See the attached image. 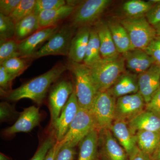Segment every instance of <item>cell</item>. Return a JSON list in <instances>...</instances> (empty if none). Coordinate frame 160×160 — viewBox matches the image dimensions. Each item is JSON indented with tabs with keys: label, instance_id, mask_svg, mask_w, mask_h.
I'll return each instance as SVG.
<instances>
[{
	"label": "cell",
	"instance_id": "cell-1",
	"mask_svg": "<svg viewBox=\"0 0 160 160\" xmlns=\"http://www.w3.org/2000/svg\"><path fill=\"white\" fill-rule=\"evenodd\" d=\"M68 69V67L65 66H54L49 71L10 92L8 98L14 101L23 98L30 99L38 105H40L46 97L52 84Z\"/></svg>",
	"mask_w": 160,
	"mask_h": 160
},
{
	"label": "cell",
	"instance_id": "cell-2",
	"mask_svg": "<svg viewBox=\"0 0 160 160\" xmlns=\"http://www.w3.org/2000/svg\"><path fill=\"white\" fill-rule=\"evenodd\" d=\"M89 68L98 92L107 91L126 70L125 60L122 54L113 57L102 58Z\"/></svg>",
	"mask_w": 160,
	"mask_h": 160
},
{
	"label": "cell",
	"instance_id": "cell-3",
	"mask_svg": "<svg viewBox=\"0 0 160 160\" xmlns=\"http://www.w3.org/2000/svg\"><path fill=\"white\" fill-rule=\"evenodd\" d=\"M70 69L75 78V91L80 108L90 110L98 91L89 67L82 63L72 62Z\"/></svg>",
	"mask_w": 160,
	"mask_h": 160
},
{
	"label": "cell",
	"instance_id": "cell-4",
	"mask_svg": "<svg viewBox=\"0 0 160 160\" xmlns=\"http://www.w3.org/2000/svg\"><path fill=\"white\" fill-rule=\"evenodd\" d=\"M77 28L72 23L62 26L32 57L38 58L49 55L68 56L72 40L76 32Z\"/></svg>",
	"mask_w": 160,
	"mask_h": 160
},
{
	"label": "cell",
	"instance_id": "cell-5",
	"mask_svg": "<svg viewBox=\"0 0 160 160\" xmlns=\"http://www.w3.org/2000/svg\"><path fill=\"white\" fill-rule=\"evenodd\" d=\"M120 23L129 34L132 49H145L157 36L154 28L145 16L126 18Z\"/></svg>",
	"mask_w": 160,
	"mask_h": 160
},
{
	"label": "cell",
	"instance_id": "cell-6",
	"mask_svg": "<svg viewBox=\"0 0 160 160\" xmlns=\"http://www.w3.org/2000/svg\"><path fill=\"white\" fill-rule=\"evenodd\" d=\"M116 99L107 91L98 92L89 110L98 131L110 128L114 120Z\"/></svg>",
	"mask_w": 160,
	"mask_h": 160
},
{
	"label": "cell",
	"instance_id": "cell-7",
	"mask_svg": "<svg viewBox=\"0 0 160 160\" xmlns=\"http://www.w3.org/2000/svg\"><path fill=\"white\" fill-rule=\"evenodd\" d=\"M95 129V123L90 110L79 108L66 136L59 143L61 147L66 146L74 148Z\"/></svg>",
	"mask_w": 160,
	"mask_h": 160
},
{
	"label": "cell",
	"instance_id": "cell-8",
	"mask_svg": "<svg viewBox=\"0 0 160 160\" xmlns=\"http://www.w3.org/2000/svg\"><path fill=\"white\" fill-rule=\"evenodd\" d=\"M110 0H87L76 7L72 18V23L76 27L88 26L94 22L109 7Z\"/></svg>",
	"mask_w": 160,
	"mask_h": 160
},
{
	"label": "cell",
	"instance_id": "cell-9",
	"mask_svg": "<svg viewBox=\"0 0 160 160\" xmlns=\"http://www.w3.org/2000/svg\"><path fill=\"white\" fill-rule=\"evenodd\" d=\"M146 105L144 98L139 92L118 98L116 102L114 120L128 123L145 110Z\"/></svg>",
	"mask_w": 160,
	"mask_h": 160
},
{
	"label": "cell",
	"instance_id": "cell-10",
	"mask_svg": "<svg viewBox=\"0 0 160 160\" xmlns=\"http://www.w3.org/2000/svg\"><path fill=\"white\" fill-rule=\"evenodd\" d=\"M74 89L70 81L63 80L58 83L50 92L49 98V107L52 124L53 126Z\"/></svg>",
	"mask_w": 160,
	"mask_h": 160
},
{
	"label": "cell",
	"instance_id": "cell-11",
	"mask_svg": "<svg viewBox=\"0 0 160 160\" xmlns=\"http://www.w3.org/2000/svg\"><path fill=\"white\" fill-rule=\"evenodd\" d=\"M80 107L75 89L67 101L54 127L56 130L57 142H60L65 137Z\"/></svg>",
	"mask_w": 160,
	"mask_h": 160
},
{
	"label": "cell",
	"instance_id": "cell-12",
	"mask_svg": "<svg viewBox=\"0 0 160 160\" xmlns=\"http://www.w3.org/2000/svg\"><path fill=\"white\" fill-rule=\"evenodd\" d=\"M138 77L139 92L148 103L160 88V66L155 63Z\"/></svg>",
	"mask_w": 160,
	"mask_h": 160
},
{
	"label": "cell",
	"instance_id": "cell-13",
	"mask_svg": "<svg viewBox=\"0 0 160 160\" xmlns=\"http://www.w3.org/2000/svg\"><path fill=\"white\" fill-rule=\"evenodd\" d=\"M41 120L39 108L31 106L20 113L15 123L4 130L5 135H11L19 132H29L39 124Z\"/></svg>",
	"mask_w": 160,
	"mask_h": 160
},
{
	"label": "cell",
	"instance_id": "cell-14",
	"mask_svg": "<svg viewBox=\"0 0 160 160\" xmlns=\"http://www.w3.org/2000/svg\"><path fill=\"white\" fill-rule=\"evenodd\" d=\"M118 142L130 156L138 149L136 134L132 131L128 123L121 120H114L109 128Z\"/></svg>",
	"mask_w": 160,
	"mask_h": 160
},
{
	"label": "cell",
	"instance_id": "cell-15",
	"mask_svg": "<svg viewBox=\"0 0 160 160\" xmlns=\"http://www.w3.org/2000/svg\"><path fill=\"white\" fill-rule=\"evenodd\" d=\"M57 26L42 28L19 42L21 58L32 57L38 46L47 41L58 30Z\"/></svg>",
	"mask_w": 160,
	"mask_h": 160
},
{
	"label": "cell",
	"instance_id": "cell-16",
	"mask_svg": "<svg viewBox=\"0 0 160 160\" xmlns=\"http://www.w3.org/2000/svg\"><path fill=\"white\" fill-rule=\"evenodd\" d=\"M122 55L126 69L138 75L148 70L155 63L154 59L144 49H131Z\"/></svg>",
	"mask_w": 160,
	"mask_h": 160
},
{
	"label": "cell",
	"instance_id": "cell-17",
	"mask_svg": "<svg viewBox=\"0 0 160 160\" xmlns=\"http://www.w3.org/2000/svg\"><path fill=\"white\" fill-rule=\"evenodd\" d=\"M107 91L116 99L137 93L139 91L138 75L126 70Z\"/></svg>",
	"mask_w": 160,
	"mask_h": 160
},
{
	"label": "cell",
	"instance_id": "cell-18",
	"mask_svg": "<svg viewBox=\"0 0 160 160\" xmlns=\"http://www.w3.org/2000/svg\"><path fill=\"white\" fill-rule=\"evenodd\" d=\"M91 29L89 26L80 27L72 40L68 57L72 62H83L89 43Z\"/></svg>",
	"mask_w": 160,
	"mask_h": 160
},
{
	"label": "cell",
	"instance_id": "cell-19",
	"mask_svg": "<svg viewBox=\"0 0 160 160\" xmlns=\"http://www.w3.org/2000/svg\"><path fill=\"white\" fill-rule=\"evenodd\" d=\"M101 136L104 153L109 160H126L125 149L118 142L109 129L101 130Z\"/></svg>",
	"mask_w": 160,
	"mask_h": 160
},
{
	"label": "cell",
	"instance_id": "cell-20",
	"mask_svg": "<svg viewBox=\"0 0 160 160\" xmlns=\"http://www.w3.org/2000/svg\"><path fill=\"white\" fill-rule=\"evenodd\" d=\"M76 8L75 6L66 4L56 9L42 12L38 15L40 28L56 26L60 21L72 14Z\"/></svg>",
	"mask_w": 160,
	"mask_h": 160
},
{
	"label": "cell",
	"instance_id": "cell-21",
	"mask_svg": "<svg viewBox=\"0 0 160 160\" xmlns=\"http://www.w3.org/2000/svg\"><path fill=\"white\" fill-rule=\"evenodd\" d=\"M128 125L135 134L141 130L160 132V118L145 109L129 122Z\"/></svg>",
	"mask_w": 160,
	"mask_h": 160
},
{
	"label": "cell",
	"instance_id": "cell-22",
	"mask_svg": "<svg viewBox=\"0 0 160 160\" xmlns=\"http://www.w3.org/2000/svg\"><path fill=\"white\" fill-rule=\"evenodd\" d=\"M100 43V52L102 58L113 57L119 53L112 39L107 23H100L96 27Z\"/></svg>",
	"mask_w": 160,
	"mask_h": 160
},
{
	"label": "cell",
	"instance_id": "cell-23",
	"mask_svg": "<svg viewBox=\"0 0 160 160\" xmlns=\"http://www.w3.org/2000/svg\"><path fill=\"white\" fill-rule=\"evenodd\" d=\"M98 141V131L93 129L79 144V152L78 160H96Z\"/></svg>",
	"mask_w": 160,
	"mask_h": 160
},
{
	"label": "cell",
	"instance_id": "cell-24",
	"mask_svg": "<svg viewBox=\"0 0 160 160\" xmlns=\"http://www.w3.org/2000/svg\"><path fill=\"white\" fill-rule=\"evenodd\" d=\"M107 24L119 53L122 54L132 49L129 34L121 23L111 22Z\"/></svg>",
	"mask_w": 160,
	"mask_h": 160
},
{
	"label": "cell",
	"instance_id": "cell-25",
	"mask_svg": "<svg viewBox=\"0 0 160 160\" xmlns=\"http://www.w3.org/2000/svg\"><path fill=\"white\" fill-rule=\"evenodd\" d=\"M136 136L138 148L151 158L160 142V132L141 130Z\"/></svg>",
	"mask_w": 160,
	"mask_h": 160
},
{
	"label": "cell",
	"instance_id": "cell-26",
	"mask_svg": "<svg viewBox=\"0 0 160 160\" xmlns=\"http://www.w3.org/2000/svg\"><path fill=\"white\" fill-rule=\"evenodd\" d=\"M40 29L38 16L33 12L16 24L14 39L19 42Z\"/></svg>",
	"mask_w": 160,
	"mask_h": 160
},
{
	"label": "cell",
	"instance_id": "cell-27",
	"mask_svg": "<svg viewBox=\"0 0 160 160\" xmlns=\"http://www.w3.org/2000/svg\"><path fill=\"white\" fill-rule=\"evenodd\" d=\"M100 52V43L96 28L91 29L89 43L86 49L83 64L90 67L102 59Z\"/></svg>",
	"mask_w": 160,
	"mask_h": 160
},
{
	"label": "cell",
	"instance_id": "cell-28",
	"mask_svg": "<svg viewBox=\"0 0 160 160\" xmlns=\"http://www.w3.org/2000/svg\"><path fill=\"white\" fill-rule=\"evenodd\" d=\"M154 1L130 0L123 4L122 10L127 18H136L145 16L154 4Z\"/></svg>",
	"mask_w": 160,
	"mask_h": 160
},
{
	"label": "cell",
	"instance_id": "cell-29",
	"mask_svg": "<svg viewBox=\"0 0 160 160\" xmlns=\"http://www.w3.org/2000/svg\"><path fill=\"white\" fill-rule=\"evenodd\" d=\"M16 57L21 58L19 52V42L15 39L1 40L0 64L9 59Z\"/></svg>",
	"mask_w": 160,
	"mask_h": 160
},
{
	"label": "cell",
	"instance_id": "cell-30",
	"mask_svg": "<svg viewBox=\"0 0 160 160\" xmlns=\"http://www.w3.org/2000/svg\"><path fill=\"white\" fill-rule=\"evenodd\" d=\"M36 0H21L14 11L10 16L15 24L19 22L34 12Z\"/></svg>",
	"mask_w": 160,
	"mask_h": 160
},
{
	"label": "cell",
	"instance_id": "cell-31",
	"mask_svg": "<svg viewBox=\"0 0 160 160\" xmlns=\"http://www.w3.org/2000/svg\"><path fill=\"white\" fill-rule=\"evenodd\" d=\"M22 58H11L1 64V66L12 75L17 77L27 68V63Z\"/></svg>",
	"mask_w": 160,
	"mask_h": 160
},
{
	"label": "cell",
	"instance_id": "cell-32",
	"mask_svg": "<svg viewBox=\"0 0 160 160\" xmlns=\"http://www.w3.org/2000/svg\"><path fill=\"white\" fill-rule=\"evenodd\" d=\"M15 25L11 18L0 13V39H12L15 36Z\"/></svg>",
	"mask_w": 160,
	"mask_h": 160
},
{
	"label": "cell",
	"instance_id": "cell-33",
	"mask_svg": "<svg viewBox=\"0 0 160 160\" xmlns=\"http://www.w3.org/2000/svg\"><path fill=\"white\" fill-rule=\"evenodd\" d=\"M66 4L64 0H36L33 12L38 15L42 12L56 9Z\"/></svg>",
	"mask_w": 160,
	"mask_h": 160
},
{
	"label": "cell",
	"instance_id": "cell-34",
	"mask_svg": "<svg viewBox=\"0 0 160 160\" xmlns=\"http://www.w3.org/2000/svg\"><path fill=\"white\" fill-rule=\"evenodd\" d=\"M56 143V142L52 137L47 138L40 146L31 160H45L49 149L54 146Z\"/></svg>",
	"mask_w": 160,
	"mask_h": 160
},
{
	"label": "cell",
	"instance_id": "cell-35",
	"mask_svg": "<svg viewBox=\"0 0 160 160\" xmlns=\"http://www.w3.org/2000/svg\"><path fill=\"white\" fill-rule=\"evenodd\" d=\"M144 50L160 66V36L156 37Z\"/></svg>",
	"mask_w": 160,
	"mask_h": 160
},
{
	"label": "cell",
	"instance_id": "cell-36",
	"mask_svg": "<svg viewBox=\"0 0 160 160\" xmlns=\"http://www.w3.org/2000/svg\"><path fill=\"white\" fill-rule=\"evenodd\" d=\"M154 2V4L145 15L146 19L153 27L160 22V1Z\"/></svg>",
	"mask_w": 160,
	"mask_h": 160
},
{
	"label": "cell",
	"instance_id": "cell-37",
	"mask_svg": "<svg viewBox=\"0 0 160 160\" xmlns=\"http://www.w3.org/2000/svg\"><path fill=\"white\" fill-rule=\"evenodd\" d=\"M21 0H1L0 13L9 16L14 11Z\"/></svg>",
	"mask_w": 160,
	"mask_h": 160
},
{
	"label": "cell",
	"instance_id": "cell-38",
	"mask_svg": "<svg viewBox=\"0 0 160 160\" xmlns=\"http://www.w3.org/2000/svg\"><path fill=\"white\" fill-rule=\"evenodd\" d=\"M145 110L151 112L160 118V88L149 102L146 103Z\"/></svg>",
	"mask_w": 160,
	"mask_h": 160
},
{
	"label": "cell",
	"instance_id": "cell-39",
	"mask_svg": "<svg viewBox=\"0 0 160 160\" xmlns=\"http://www.w3.org/2000/svg\"><path fill=\"white\" fill-rule=\"evenodd\" d=\"M15 77L9 73L2 66H0V86L1 89L11 88L12 82Z\"/></svg>",
	"mask_w": 160,
	"mask_h": 160
},
{
	"label": "cell",
	"instance_id": "cell-40",
	"mask_svg": "<svg viewBox=\"0 0 160 160\" xmlns=\"http://www.w3.org/2000/svg\"><path fill=\"white\" fill-rule=\"evenodd\" d=\"M76 153L73 147L62 146L58 152L55 160H74Z\"/></svg>",
	"mask_w": 160,
	"mask_h": 160
},
{
	"label": "cell",
	"instance_id": "cell-41",
	"mask_svg": "<svg viewBox=\"0 0 160 160\" xmlns=\"http://www.w3.org/2000/svg\"><path fill=\"white\" fill-rule=\"evenodd\" d=\"M14 113L12 106L6 102L0 104V119L2 122L6 121L11 118Z\"/></svg>",
	"mask_w": 160,
	"mask_h": 160
},
{
	"label": "cell",
	"instance_id": "cell-42",
	"mask_svg": "<svg viewBox=\"0 0 160 160\" xmlns=\"http://www.w3.org/2000/svg\"><path fill=\"white\" fill-rule=\"evenodd\" d=\"M61 148V146H60L59 143L56 142L54 146L49 149L46 155L45 160H55L58 152L59 151Z\"/></svg>",
	"mask_w": 160,
	"mask_h": 160
},
{
	"label": "cell",
	"instance_id": "cell-43",
	"mask_svg": "<svg viewBox=\"0 0 160 160\" xmlns=\"http://www.w3.org/2000/svg\"><path fill=\"white\" fill-rule=\"evenodd\" d=\"M129 157V160H152L149 156L145 154L138 148Z\"/></svg>",
	"mask_w": 160,
	"mask_h": 160
},
{
	"label": "cell",
	"instance_id": "cell-44",
	"mask_svg": "<svg viewBox=\"0 0 160 160\" xmlns=\"http://www.w3.org/2000/svg\"><path fill=\"white\" fill-rule=\"evenodd\" d=\"M152 160H160V142L157 148L151 157Z\"/></svg>",
	"mask_w": 160,
	"mask_h": 160
},
{
	"label": "cell",
	"instance_id": "cell-45",
	"mask_svg": "<svg viewBox=\"0 0 160 160\" xmlns=\"http://www.w3.org/2000/svg\"><path fill=\"white\" fill-rule=\"evenodd\" d=\"M156 32L157 36H160V22L153 26Z\"/></svg>",
	"mask_w": 160,
	"mask_h": 160
},
{
	"label": "cell",
	"instance_id": "cell-46",
	"mask_svg": "<svg viewBox=\"0 0 160 160\" xmlns=\"http://www.w3.org/2000/svg\"><path fill=\"white\" fill-rule=\"evenodd\" d=\"M0 160H10L9 158L5 156L1 152L0 153Z\"/></svg>",
	"mask_w": 160,
	"mask_h": 160
}]
</instances>
